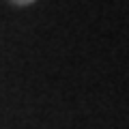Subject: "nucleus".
<instances>
[{"mask_svg":"<svg viewBox=\"0 0 129 129\" xmlns=\"http://www.w3.org/2000/svg\"><path fill=\"white\" fill-rule=\"evenodd\" d=\"M11 5H15V7H26V5H32L35 0H9Z\"/></svg>","mask_w":129,"mask_h":129,"instance_id":"nucleus-1","label":"nucleus"}]
</instances>
